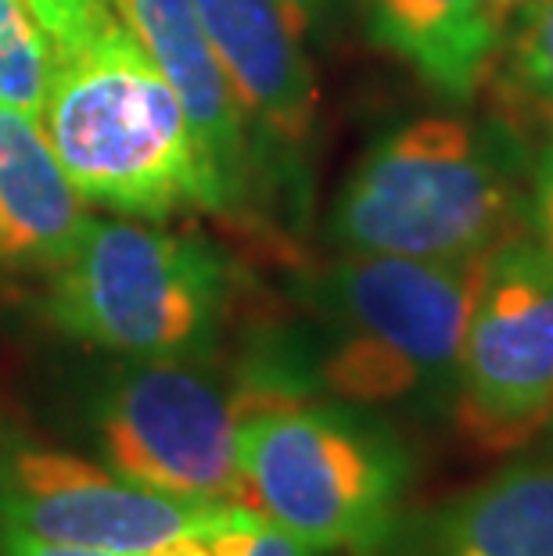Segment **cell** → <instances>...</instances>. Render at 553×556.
Here are the masks:
<instances>
[{"mask_svg":"<svg viewBox=\"0 0 553 556\" xmlns=\"http://www.w3.org/2000/svg\"><path fill=\"white\" fill-rule=\"evenodd\" d=\"M26 8L37 15L58 54L73 51L115 18L112 0H26Z\"/></svg>","mask_w":553,"mask_h":556,"instance_id":"obj_17","label":"cell"},{"mask_svg":"<svg viewBox=\"0 0 553 556\" xmlns=\"http://www.w3.org/2000/svg\"><path fill=\"white\" fill-rule=\"evenodd\" d=\"M238 374L213 359H126L90 402V431L112 475L191 503H244Z\"/></svg>","mask_w":553,"mask_h":556,"instance_id":"obj_6","label":"cell"},{"mask_svg":"<svg viewBox=\"0 0 553 556\" xmlns=\"http://www.w3.org/2000/svg\"><path fill=\"white\" fill-rule=\"evenodd\" d=\"M280 8L288 11L291 26L305 37V33H321L331 22L338 0H280Z\"/></svg>","mask_w":553,"mask_h":556,"instance_id":"obj_21","label":"cell"},{"mask_svg":"<svg viewBox=\"0 0 553 556\" xmlns=\"http://www.w3.org/2000/svg\"><path fill=\"white\" fill-rule=\"evenodd\" d=\"M40 123L90 205L155 223L234 212L176 90L120 18L58 54Z\"/></svg>","mask_w":553,"mask_h":556,"instance_id":"obj_3","label":"cell"},{"mask_svg":"<svg viewBox=\"0 0 553 556\" xmlns=\"http://www.w3.org/2000/svg\"><path fill=\"white\" fill-rule=\"evenodd\" d=\"M244 506L313 553L378 556L406 510L414 459L378 409L241 392Z\"/></svg>","mask_w":553,"mask_h":556,"instance_id":"obj_4","label":"cell"},{"mask_svg":"<svg viewBox=\"0 0 553 556\" xmlns=\"http://www.w3.org/2000/svg\"><path fill=\"white\" fill-rule=\"evenodd\" d=\"M486 263L341 252L302 277L305 324L288 334L313 392L363 409L450 413Z\"/></svg>","mask_w":553,"mask_h":556,"instance_id":"obj_1","label":"cell"},{"mask_svg":"<svg viewBox=\"0 0 553 556\" xmlns=\"http://www.w3.org/2000/svg\"><path fill=\"white\" fill-rule=\"evenodd\" d=\"M521 4H525V0H489V11H492V22H497L500 37H503V29H507V22L514 18V11Z\"/></svg>","mask_w":553,"mask_h":556,"instance_id":"obj_22","label":"cell"},{"mask_svg":"<svg viewBox=\"0 0 553 556\" xmlns=\"http://www.w3.org/2000/svg\"><path fill=\"white\" fill-rule=\"evenodd\" d=\"M241 556H316L310 546H302L299 539H291L288 531H280L274 528L269 520L263 517L255 525L252 531V539H249V546H244Z\"/></svg>","mask_w":553,"mask_h":556,"instance_id":"obj_20","label":"cell"},{"mask_svg":"<svg viewBox=\"0 0 553 556\" xmlns=\"http://www.w3.org/2000/svg\"><path fill=\"white\" fill-rule=\"evenodd\" d=\"M230 503H191L0 428V528L65 546L140 553L205 528Z\"/></svg>","mask_w":553,"mask_h":556,"instance_id":"obj_8","label":"cell"},{"mask_svg":"<svg viewBox=\"0 0 553 556\" xmlns=\"http://www.w3.org/2000/svg\"><path fill=\"white\" fill-rule=\"evenodd\" d=\"M532 144L489 115L435 112L367 148L327 216L341 252L461 263L492 255L525 227Z\"/></svg>","mask_w":553,"mask_h":556,"instance_id":"obj_2","label":"cell"},{"mask_svg":"<svg viewBox=\"0 0 553 556\" xmlns=\"http://www.w3.org/2000/svg\"><path fill=\"white\" fill-rule=\"evenodd\" d=\"M543 434H546V456H553V420L546 424V431H543Z\"/></svg>","mask_w":553,"mask_h":556,"instance_id":"obj_23","label":"cell"},{"mask_svg":"<svg viewBox=\"0 0 553 556\" xmlns=\"http://www.w3.org/2000/svg\"><path fill=\"white\" fill-rule=\"evenodd\" d=\"M492 112L528 144L553 140V0H525L503 29L489 68Z\"/></svg>","mask_w":553,"mask_h":556,"instance_id":"obj_14","label":"cell"},{"mask_svg":"<svg viewBox=\"0 0 553 556\" xmlns=\"http://www.w3.org/2000/svg\"><path fill=\"white\" fill-rule=\"evenodd\" d=\"M205 37L252 140L255 184L305 201V155L316 137V79L280 0H194Z\"/></svg>","mask_w":553,"mask_h":556,"instance_id":"obj_9","label":"cell"},{"mask_svg":"<svg viewBox=\"0 0 553 556\" xmlns=\"http://www.w3.org/2000/svg\"><path fill=\"white\" fill-rule=\"evenodd\" d=\"M51 274L47 316L68 338L123 359H216L234 274L205 238L155 219H90Z\"/></svg>","mask_w":553,"mask_h":556,"instance_id":"obj_5","label":"cell"},{"mask_svg":"<svg viewBox=\"0 0 553 556\" xmlns=\"http://www.w3.org/2000/svg\"><path fill=\"white\" fill-rule=\"evenodd\" d=\"M37 115L0 104V266H62L90 227Z\"/></svg>","mask_w":553,"mask_h":556,"instance_id":"obj_12","label":"cell"},{"mask_svg":"<svg viewBox=\"0 0 553 556\" xmlns=\"http://www.w3.org/2000/svg\"><path fill=\"white\" fill-rule=\"evenodd\" d=\"M525 227L532 230V238L546 252L553 263V140L536 151L532 176H528V205H525Z\"/></svg>","mask_w":553,"mask_h":556,"instance_id":"obj_18","label":"cell"},{"mask_svg":"<svg viewBox=\"0 0 553 556\" xmlns=\"http://www.w3.org/2000/svg\"><path fill=\"white\" fill-rule=\"evenodd\" d=\"M374 43L410 65L445 101L486 87L500 29L489 0H363Z\"/></svg>","mask_w":553,"mask_h":556,"instance_id":"obj_13","label":"cell"},{"mask_svg":"<svg viewBox=\"0 0 553 556\" xmlns=\"http://www.w3.org/2000/svg\"><path fill=\"white\" fill-rule=\"evenodd\" d=\"M58 51L26 0H0V104L43 115Z\"/></svg>","mask_w":553,"mask_h":556,"instance_id":"obj_15","label":"cell"},{"mask_svg":"<svg viewBox=\"0 0 553 556\" xmlns=\"http://www.w3.org/2000/svg\"><path fill=\"white\" fill-rule=\"evenodd\" d=\"M378 556H553V456L514 459L428 510L403 514Z\"/></svg>","mask_w":553,"mask_h":556,"instance_id":"obj_11","label":"cell"},{"mask_svg":"<svg viewBox=\"0 0 553 556\" xmlns=\"http://www.w3.org/2000/svg\"><path fill=\"white\" fill-rule=\"evenodd\" d=\"M112 11L176 90L230 208H244L255 191L252 140L194 0H112Z\"/></svg>","mask_w":553,"mask_h":556,"instance_id":"obj_10","label":"cell"},{"mask_svg":"<svg viewBox=\"0 0 553 556\" xmlns=\"http://www.w3.org/2000/svg\"><path fill=\"white\" fill-rule=\"evenodd\" d=\"M450 417L478 456H514L553 420V263L517 233L489 255Z\"/></svg>","mask_w":553,"mask_h":556,"instance_id":"obj_7","label":"cell"},{"mask_svg":"<svg viewBox=\"0 0 553 556\" xmlns=\"http://www.w3.org/2000/svg\"><path fill=\"white\" fill-rule=\"evenodd\" d=\"M259 520H263V514H255L252 506L230 503L205 528H194L187 535L162 542V546L148 549L144 556H241Z\"/></svg>","mask_w":553,"mask_h":556,"instance_id":"obj_16","label":"cell"},{"mask_svg":"<svg viewBox=\"0 0 553 556\" xmlns=\"http://www.w3.org/2000/svg\"><path fill=\"white\" fill-rule=\"evenodd\" d=\"M0 556H140V553H115L98 546H65V542H47L26 531L0 528Z\"/></svg>","mask_w":553,"mask_h":556,"instance_id":"obj_19","label":"cell"}]
</instances>
